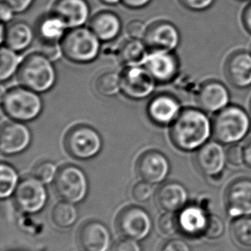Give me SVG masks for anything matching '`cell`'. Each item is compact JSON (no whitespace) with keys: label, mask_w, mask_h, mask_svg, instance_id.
Here are the masks:
<instances>
[{"label":"cell","mask_w":251,"mask_h":251,"mask_svg":"<svg viewBox=\"0 0 251 251\" xmlns=\"http://www.w3.org/2000/svg\"><path fill=\"white\" fill-rule=\"evenodd\" d=\"M95 88L101 95L111 96L116 95L121 88V78L115 72H104L96 79Z\"/></svg>","instance_id":"f546056e"},{"label":"cell","mask_w":251,"mask_h":251,"mask_svg":"<svg viewBox=\"0 0 251 251\" xmlns=\"http://www.w3.org/2000/svg\"><path fill=\"white\" fill-rule=\"evenodd\" d=\"M231 234L236 244L251 248V216L234 219L231 224Z\"/></svg>","instance_id":"f1b7e54d"},{"label":"cell","mask_w":251,"mask_h":251,"mask_svg":"<svg viewBox=\"0 0 251 251\" xmlns=\"http://www.w3.org/2000/svg\"><path fill=\"white\" fill-rule=\"evenodd\" d=\"M242 24L245 28V30L251 34V2L248 3L243 10L241 16Z\"/></svg>","instance_id":"ee69618b"},{"label":"cell","mask_w":251,"mask_h":251,"mask_svg":"<svg viewBox=\"0 0 251 251\" xmlns=\"http://www.w3.org/2000/svg\"><path fill=\"white\" fill-rule=\"evenodd\" d=\"M148 27L143 21L133 20L126 26V33L132 39H143Z\"/></svg>","instance_id":"f35d334b"},{"label":"cell","mask_w":251,"mask_h":251,"mask_svg":"<svg viewBox=\"0 0 251 251\" xmlns=\"http://www.w3.org/2000/svg\"><path fill=\"white\" fill-rule=\"evenodd\" d=\"M16 12L11 7L3 2L0 3V18L2 24H10L13 19Z\"/></svg>","instance_id":"7bdbcfd3"},{"label":"cell","mask_w":251,"mask_h":251,"mask_svg":"<svg viewBox=\"0 0 251 251\" xmlns=\"http://www.w3.org/2000/svg\"><path fill=\"white\" fill-rule=\"evenodd\" d=\"M144 65L154 80L160 82H171L176 77L179 69L176 56L166 51H151Z\"/></svg>","instance_id":"d6986e66"},{"label":"cell","mask_w":251,"mask_h":251,"mask_svg":"<svg viewBox=\"0 0 251 251\" xmlns=\"http://www.w3.org/2000/svg\"><path fill=\"white\" fill-rule=\"evenodd\" d=\"M51 219L58 227H70L77 219V211L73 203L65 201H60L53 207Z\"/></svg>","instance_id":"83f0119b"},{"label":"cell","mask_w":251,"mask_h":251,"mask_svg":"<svg viewBox=\"0 0 251 251\" xmlns=\"http://www.w3.org/2000/svg\"><path fill=\"white\" fill-rule=\"evenodd\" d=\"M225 232V224L221 218L209 214L203 236L208 239H218Z\"/></svg>","instance_id":"d6a6232c"},{"label":"cell","mask_w":251,"mask_h":251,"mask_svg":"<svg viewBox=\"0 0 251 251\" xmlns=\"http://www.w3.org/2000/svg\"><path fill=\"white\" fill-rule=\"evenodd\" d=\"M160 251H191L190 246L181 239H172L164 244Z\"/></svg>","instance_id":"60d3db41"},{"label":"cell","mask_w":251,"mask_h":251,"mask_svg":"<svg viewBox=\"0 0 251 251\" xmlns=\"http://www.w3.org/2000/svg\"><path fill=\"white\" fill-rule=\"evenodd\" d=\"M146 46L138 39H129L123 43L119 50V58L124 65L134 67L144 64L147 57Z\"/></svg>","instance_id":"4316f807"},{"label":"cell","mask_w":251,"mask_h":251,"mask_svg":"<svg viewBox=\"0 0 251 251\" xmlns=\"http://www.w3.org/2000/svg\"><path fill=\"white\" fill-rule=\"evenodd\" d=\"M148 112L150 119L155 124L167 126L173 123L179 115V102L172 95H158L150 101Z\"/></svg>","instance_id":"7402d4cb"},{"label":"cell","mask_w":251,"mask_h":251,"mask_svg":"<svg viewBox=\"0 0 251 251\" xmlns=\"http://www.w3.org/2000/svg\"><path fill=\"white\" fill-rule=\"evenodd\" d=\"M152 0H122V3L127 8L137 10V9H143L147 5L151 3Z\"/></svg>","instance_id":"f6af8a7d"},{"label":"cell","mask_w":251,"mask_h":251,"mask_svg":"<svg viewBox=\"0 0 251 251\" xmlns=\"http://www.w3.org/2000/svg\"><path fill=\"white\" fill-rule=\"evenodd\" d=\"M143 42L150 51L172 52L179 45V30L170 22H155L148 27Z\"/></svg>","instance_id":"8fae6325"},{"label":"cell","mask_w":251,"mask_h":251,"mask_svg":"<svg viewBox=\"0 0 251 251\" xmlns=\"http://www.w3.org/2000/svg\"><path fill=\"white\" fill-rule=\"evenodd\" d=\"M31 134L27 126L18 122H5L1 126L0 150L3 154L21 153L30 143Z\"/></svg>","instance_id":"2e32d148"},{"label":"cell","mask_w":251,"mask_h":251,"mask_svg":"<svg viewBox=\"0 0 251 251\" xmlns=\"http://www.w3.org/2000/svg\"><path fill=\"white\" fill-rule=\"evenodd\" d=\"M67 29H69L68 27L61 18L50 11L39 18L34 32L39 44L42 48L58 46V43H61Z\"/></svg>","instance_id":"ffe728a7"},{"label":"cell","mask_w":251,"mask_h":251,"mask_svg":"<svg viewBox=\"0 0 251 251\" xmlns=\"http://www.w3.org/2000/svg\"><path fill=\"white\" fill-rule=\"evenodd\" d=\"M245 164L251 168V140L245 147Z\"/></svg>","instance_id":"bcb514c9"},{"label":"cell","mask_w":251,"mask_h":251,"mask_svg":"<svg viewBox=\"0 0 251 251\" xmlns=\"http://www.w3.org/2000/svg\"><path fill=\"white\" fill-rule=\"evenodd\" d=\"M62 53L75 63H89L97 58L100 41L90 28L79 27L69 29L61 41Z\"/></svg>","instance_id":"277c9868"},{"label":"cell","mask_w":251,"mask_h":251,"mask_svg":"<svg viewBox=\"0 0 251 251\" xmlns=\"http://www.w3.org/2000/svg\"><path fill=\"white\" fill-rule=\"evenodd\" d=\"M17 78L24 88L36 93L48 91L56 82V72L51 59L42 53H32L24 58Z\"/></svg>","instance_id":"3957f363"},{"label":"cell","mask_w":251,"mask_h":251,"mask_svg":"<svg viewBox=\"0 0 251 251\" xmlns=\"http://www.w3.org/2000/svg\"><path fill=\"white\" fill-rule=\"evenodd\" d=\"M0 197L7 198L16 191L18 185V175L10 165L2 163L0 166Z\"/></svg>","instance_id":"1f68e13d"},{"label":"cell","mask_w":251,"mask_h":251,"mask_svg":"<svg viewBox=\"0 0 251 251\" xmlns=\"http://www.w3.org/2000/svg\"><path fill=\"white\" fill-rule=\"evenodd\" d=\"M100 2L106 5H116L122 2V0H100Z\"/></svg>","instance_id":"7dc6e473"},{"label":"cell","mask_w":251,"mask_h":251,"mask_svg":"<svg viewBox=\"0 0 251 251\" xmlns=\"http://www.w3.org/2000/svg\"><path fill=\"white\" fill-rule=\"evenodd\" d=\"M120 78L124 94L133 100L146 98L154 89V78L146 69L129 67L123 72Z\"/></svg>","instance_id":"4fadbf2b"},{"label":"cell","mask_w":251,"mask_h":251,"mask_svg":"<svg viewBox=\"0 0 251 251\" xmlns=\"http://www.w3.org/2000/svg\"><path fill=\"white\" fill-rule=\"evenodd\" d=\"M110 240L108 229L98 221L86 223L79 232V243L83 251H106Z\"/></svg>","instance_id":"44dd1931"},{"label":"cell","mask_w":251,"mask_h":251,"mask_svg":"<svg viewBox=\"0 0 251 251\" xmlns=\"http://www.w3.org/2000/svg\"><path fill=\"white\" fill-rule=\"evenodd\" d=\"M158 226L161 233L167 236L175 234L177 230H179L178 216L174 213L167 212L159 220Z\"/></svg>","instance_id":"836d02e7"},{"label":"cell","mask_w":251,"mask_h":251,"mask_svg":"<svg viewBox=\"0 0 251 251\" xmlns=\"http://www.w3.org/2000/svg\"><path fill=\"white\" fill-rule=\"evenodd\" d=\"M56 175L57 167L54 164L49 161L41 162L34 167V176L41 180L42 183H50L52 180H54Z\"/></svg>","instance_id":"e575fe53"},{"label":"cell","mask_w":251,"mask_h":251,"mask_svg":"<svg viewBox=\"0 0 251 251\" xmlns=\"http://www.w3.org/2000/svg\"><path fill=\"white\" fill-rule=\"evenodd\" d=\"M34 37L35 32L29 24L23 21H17L8 24L3 42L11 50L22 51L32 44Z\"/></svg>","instance_id":"484cf974"},{"label":"cell","mask_w":251,"mask_h":251,"mask_svg":"<svg viewBox=\"0 0 251 251\" xmlns=\"http://www.w3.org/2000/svg\"><path fill=\"white\" fill-rule=\"evenodd\" d=\"M51 11L60 17L71 29L82 27L88 22L90 6L87 0H56Z\"/></svg>","instance_id":"e0dca14e"},{"label":"cell","mask_w":251,"mask_h":251,"mask_svg":"<svg viewBox=\"0 0 251 251\" xmlns=\"http://www.w3.org/2000/svg\"><path fill=\"white\" fill-rule=\"evenodd\" d=\"M209 214L200 205H190L180 210L178 215L179 229L190 237L203 235Z\"/></svg>","instance_id":"603a6c76"},{"label":"cell","mask_w":251,"mask_h":251,"mask_svg":"<svg viewBox=\"0 0 251 251\" xmlns=\"http://www.w3.org/2000/svg\"><path fill=\"white\" fill-rule=\"evenodd\" d=\"M170 136L177 149L187 152L198 150L213 136V122L201 109H184L173 121Z\"/></svg>","instance_id":"6da1fadb"},{"label":"cell","mask_w":251,"mask_h":251,"mask_svg":"<svg viewBox=\"0 0 251 251\" xmlns=\"http://www.w3.org/2000/svg\"><path fill=\"white\" fill-rule=\"evenodd\" d=\"M187 10L201 12L209 10L216 0H178Z\"/></svg>","instance_id":"74e56055"},{"label":"cell","mask_w":251,"mask_h":251,"mask_svg":"<svg viewBox=\"0 0 251 251\" xmlns=\"http://www.w3.org/2000/svg\"><path fill=\"white\" fill-rule=\"evenodd\" d=\"M153 188L152 183L142 181L136 183L132 189V197L135 200L143 202L149 200L153 195Z\"/></svg>","instance_id":"8d00e7d4"},{"label":"cell","mask_w":251,"mask_h":251,"mask_svg":"<svg viewBox=\"0 0 251 251\" xmlns=\"http://www.w3.org/2000/svg\"><path fill=\"white\" fill-rule=\"evenodd\" d=\"M225 205L227 214L234 219L251 216V179L231 182L225 193Z\"/></svg>","instance_id":"7c38bea8"},{"label":"cell","mask_w":251,"mask_h":251,"mask_svg":"<svg viewBox=\"0 0 251 251\" xmlns=\"http://www.w3.org/2000/svg\"><path fill=\"white\" fill-rule=\"evenodd\" d=\"M237 1H238V2H248V3L251 2V0H237Z\"/></svg>","instance_id":"c3c4849f"},{"label":"cell","mask_w":251,"mask_h":251,"mask_svg":"<svg viewBox=\"0 0 251 251\" xmlns=\"http://www.w3.org/2000/svg\"><path fill=\"white\" fill-rule=\"evenodd\" d=\"M17 51L9 48H2L0 50V80L5 81L16 72L20 65V58Z\"/></svg>","instance_id":"4dcf8cb0"},{"label":"cell","mask_w":251,"mask_h":251,"mask_svg":"<svg viewBox=\"0 0 251 251\" xmlns=\"http://www.w3.org/2000/svg\"><path fill=\"white\" fill-rule=\"evenodd\" d=\"M187 199L186 189L176 182L164 184L156 195V202L159 207L171 213L182 210L186 204Z\"/></svg>","instance_id":"d4e9b609"},{"label":"cell","mask_w":251,"mask_h":251,"mask_svg":"<svg viewBox=\"0 0 251 251\" xmlns=\"http://www.w3.org/2000/svg\"><path fill=\"white\" fill-rule=\"evenodd\" d=\"M212 122L214 140L223 145L238 144L251 131L250 115L239 105H228L215 114Z\"/></svg>","instance_id":"7a4b0ae2"},{"label":"cell","mask_w":251,"mask_h":251,"mask_svg":"<svg viewBox=\"0 0 251 251\" xmlns=\"http://www.w3.org/2000/svg\"><path fill=\"white\" fill-rule=\"evenodd\" d=\"M65 145L68 153L80 160H88L98 154L102 141L98 132L89 126H75L65 136Z\"/></svg>","instance_id":"52a82bcc"},{"label":"cell","mask_w":251,"mask_h":251,"mask_svg":"<svg viewBox=\"0 0 251 251\" xmlns=\"http://www.w3.org/2000/svg\"><path fill=\"white\" fill-rule=\"evenodd\" d=\"M114 251H142V250L136 240L126 238L117 244Z\"/></svg>","instance_id":"b9f144b4"},{"label":"cell","mask_w":251,"mask_h":251,"mask_svg":"<svg viewBox=\"0 0 251 251\" xmlns=\"http://www.w3.org/2000/svg\"><path fill=\"white\" fill-rule=\"evenodd\" d=\"M89 28L100 41H113L122 30V22L117 14L100 11L92 17Z\"/></svg>","instance_id":"cb8c5ba5"},{"label":"cell","mask_w":251,"mask_h":251,"mask_svg":"<svg viewBox=\"0 0 251 251\" xmlns=\"http://www.w3.org/2000/svg\"><path fill=\"white\" fill-rule=\"evenodd\" d=\"M227 163L233 167H240L245 164V148L238 144H233L228 147L226 150Z\"/></svg>","instance_id":"d590c367"},{"label":"cell","mask_w":251,"mask_h":251,"mask_svg":"<svg viewBox=\"0 0 251 251\" xmlns=\"http://www.w3.org/2000/svg\"><path fill=\"white\" fill-rule=\"evenodd\" d=\"M44 183L35 176H26L21 180L15 191V201L21 210L34 214L41 211L48 201Z\"/></svg>","instance_id":"ba28073f"},{"label":"cell","mask_w":251,"mask_h":251,"mask_svg":"<svg viewBox=\"0 0 251 251\" xmlns=\"http://www.w3.org/2000/svg\"><path fill=\"white\" fill-rule=\"evenodd\" d=\"M54 190L62 200L77 203L87 195L88 180L78 167L66 166L59 170L55 176Z\"/></svg>","instance_id":"8992f818"},{"label":"cell","mask_w":251,"mask_h":251,"mask_svg":"<svg viewBox=\"0 0 251 251\" xmlns=\"http://www.w3.org/2000/svg\"></svg>","instance_id":"f907efd6"},{"label":"cell","mask_w":251,"mask_h":251,"mask_svg":"<svg viewBox=\"0 0 251 251\" xmlns=\"http://www.w3.org/2000/svg\"><path fill=\"white\" fill-rule=\"evenodd\" d=\"M117 227L125 238L136 241L146 238L152 229V221L146 211L138 207L123 209L117 219Z\"/></svg>","instance_id":"9c48e42d"},{"label":"cell","mask_w":251,"mask_h":251,"mask_svg":"<svg viewBox=\"0 0 251 251\" xmlns=\"http://www.w3.org/2000/svg\"><path fill=\"white\" fill-rule=\"evenodd\" d=\"M230 92L226 85L218 81H208L197 92V101L201 110L216 114L229 105Z\"/></svg>","instance_id":"9a60e30c"},{"label":"cell","mask_w":251,"mask_h":251,"mask_svg":"<svg viewBox=\"0 0 251 251\" xmlns=\"http://www.w3.org/2000/svg\"><path fill=\"white\" fill-rule=\"evenodd\" d=\"M195 160L204 176L212 180L220 179L227 164L226 150L217 141L207 142L197 150Z\"/></svg>","instance_id":"30bf717a"},{"label":"cell","mask_w":251,"mask_h":251,"mask_svg":"<svg viewBox=\"0 0 251 251\" xmlns=\"http://www.w3.org/2000/svg\"><path fill=\"white\" fill-rule=\"evenodd\" d=\"M2 107L8 117L16 121H31L42 111V100L36 92L27 88H14L2 97Z\"/></svg>","instance_id":"5b68a950"},{"label":"cell","mask_w":251,"mask_h":251,"mask_svg":"<svg viewBox=\"0 0 251 251\" xmlns=\"http://www.w3.org/2000/svg\"><path fill=\"white\" fill-rule=\"evenodd\" d=\"M136 169L141 179L153 184L162 182L167 177L170 164L164 154L155 150H150L140 155Z\"/></svg>","instance_id":"5bb4252c"},{"label":"cell","mask_w":251,"mask_h":251,"mask_svg":"<svg viewBox=\"0 0 251 251\" xmlns=\"http://www.w3.org/2000/svg\"><path fill=\"white\" fill-rule=\"evenodd\" d=\"M228 82L237 88L251 87V52L236 51L228 58L225 65Z\"/></svg>","instance_id":"ac0fdd59"},{"label":"cell","mask_w":251,"mask_h":251,"mask_svg":"<svg viewBox=\"0 0 251 251\" xmlns=\"http://www.w3.org/2000/svg\"><path fill=\"white\" fill-rule=\"evenodd\" d=\"M35 0H1L13 9L16 14H22L29 10Z\"/></svg>","instance_id":"ab89813d"},{"label":"cell","mask_w":251,"mask_h":251,"mask_svg":"<svg viewBox=\"0 0 251 251\" xmlns=\"http://www.w3.org/2000/svg\"></svg>","instance_id":"681fc988"}]
</instances>
